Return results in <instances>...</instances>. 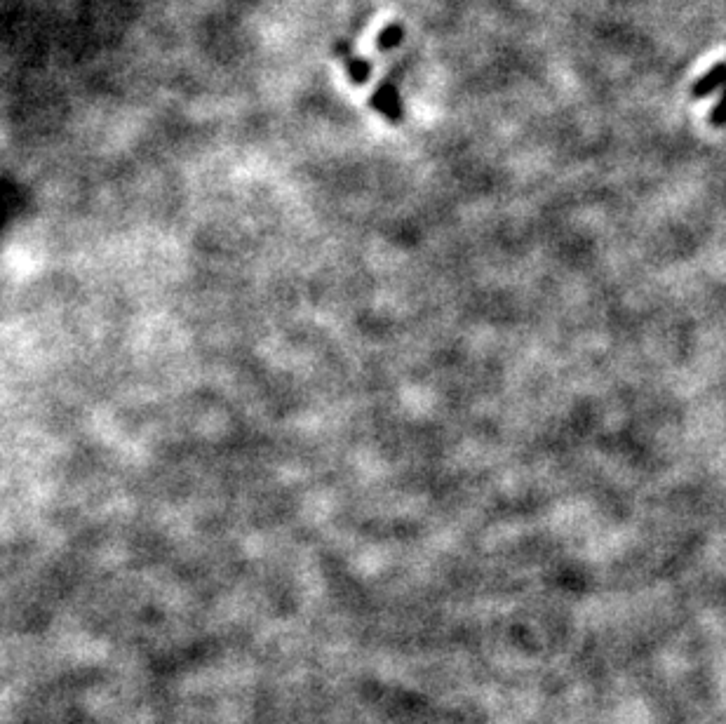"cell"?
Here are the masks:
<instances>
[{
	"label": "cell",
	"instance_id": "6da1fadb",
	"mask_svg": "<svg viewBox=\"0 0 726 724\" xmlns=\"http://www.w3.org/2000/svg\"><path fill=\"white\" fill-rule=\"evenodd\" d=\"M372 106L376 111H381L383 116L391 120V123H400L402 120V106L398 99V90H395V85L388 83V80L374 92Z\"/></svg>",
	"mask_w": 726,
	"mask_h": 724
},
{
	"label": "cell",
	"instance_id": "7a4b0ae2",
	"mask_svg": "<svg viewBox=\"0 0 726 724\" xmlns=\"http://www.w3.org/2000/svg\"><path fill=\"white\" fill-rule=\"evenodd\" d=\"M724 85H726V62L715 64L708 73H703V76L694 83V87H691V97L705 99L715 95V90Z\"/></svg>",
	"mask_w": 726,
	"mask_h": 724
},
{
	"label": "cell",
	"instance_id": "3957f363",
	"mask_svg": "<svg viewBox=\"0 0 726 724\" xmlns=\"http://www.w3.org/2000/svg\"><path fill=\"white\" fill-rule=\"evenodd\" d=\"M346 71H348V78H351V83H355V85H365V83H369V78H372V64L362 57H348Z\"/></svg>",
	"mask_w": 726,
	"mask_h": 724
},
{
	"label": "cell",
	"instance_id": "277c9868",
	"mask_svg": "<svg viewBox=\"0 0 726 724\" xmlns=\"http://www.w3.org/2000/svg\"><path fill=\"white\" fill-rule=\"evenodd\" d=\"M402 36H405V29H402L400 24H391V26H386V29H383V31L379 33V38H376V48L383 50V52H386V50H393V48H398V45L402 43Z\"/></svg>",
	"mask_w": 726,
	"mask_h": 724
},
{
	"label": "cell",
	"instance_id": "5b68a950",
	"mask_svg": "<svg viewBox=\"0 0 726 724\" xmlns=\"http://www.w3.org/2000/svg\"><path fill=\"white\" fill-rule=\"evenodd\" d=\"M710 125H715V127L726 125V90H724V97L719 99V104L710 111Z\"/></svg>",
	"mask_w": 726,
	"mask_h": 724
}]
</instances>
